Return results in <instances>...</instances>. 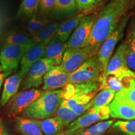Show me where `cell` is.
Wrapping results in <instances>:
<instances>
[{
  "label": "cell",
  "instance_id": "f35d334b",
  "mask_svg": "<svg viewBox=\"0 0 135 135\" xmlns=\"http://www.w3.org/2000/svg\"><path fill=\"white\" fill-rule=\"evenodd\" d=\"M58 135H66V134H65V132H63V133H61V134H58Z\"/></svg>",
  "mask_w": 135,
  "mask_h": 135
},
{
  "label": "cell",
  "instance_id": "cb8c5ba5",
  "mask_svg": "<svg viewBox=\"0 0 135 135\" xmlns=\"http://www.w3.org/2000/svg\"><path fill=\"white\" fill-rule=\"evenodd\" d=\"M116 93L109 89H104L97 95L93 101V108L98 109L103 106H108L113 100Z\"/></svg>",
  "mask_w": 135,
  "mask_h": 135
},
{
  "label": "cell",
  "instance_id": "83f0119b",
  "mask_svg": "<svg viewBox=\"0 0 135 135\" xmlns=\"http://www.w3.org/2000/svg\"><path fill=\"white\" fill-rule=\"evenodd\" d=\"M48 22L49 21L46 18H39L36 14L32 16L31 20L28 22L27 30L31 36L33 37L43 30L48 24Z\"/></svg>",
  "mask_w": 135,
  "mask_h": 135
},
{
  "label": "cell",
  "instance_id": "ffe728a7",
  "mask_svg": "<svg viewBox=\"0 0 135 135\" xmlns=\"http://www.w3.org/2000/svg\"><path fill=\"white\" fill-rule=\"evenodd\" d=\"M83 18V16L80 15L71 19L68 20L63 23L60 24L56 35V38H58L61 41L65 43V41H66L69 37L71 36L72 32L74 31L80 24Z\"/></svg>",
  "mask_w": 135,
  "mask_h": 135
},
{
  "label": "cell",
  "instance_id": "f546056e",
  "mask_svg": "<svg viewBox=\"0 0 135 135\" xmlns=\"http://www.w3.org/2000/svg\"><path fill=\"white\" fill-rule=\"evenodd\" d=\"M125 135H135V119L129 121H118L113 125Z\"/></svg>",
  "mask_w": 135,
  "mask_h": 135
},
{
  "label": "cell",
  "instance_id": "4316f807",
  "mask_svg": "<svg viewBox=\"0 0 135 135\" xmlns=\"http://www.w3.org/2000/svg\"><path fill=\"white\" fill-rule=\"evenodd\" d=\"M55 116L63 122L65 126L70 124L76 119L80 116L74 112L71 109L61 103V105L55 113Z\"/></svg>",
  "mask_w": 135,
  "mask_h": 135
},
{
  "label": "cell",
  "instance_id": "d590c367",
  "mask_svg": "<svg viewBox=\"0 0 135 135\" xmlns=\"http://www.w3.org/2000/svg\"><path fill=\"white\" fill-rule=\"evenodd\" d=\"M0 135H10L7 128L1 119H0Z\"/></svg>",
  "mask_w": 135,
  "mask_h": 135
},
{
  "label": "cell",
  "instance_id": "7402d4cb",
  "mask_svg": "<svg viewBox=\"0 0 135 135\" xmlns=\"http://www.w3.org/2000/svg\"><path fill=\"white\" fill-rule=\"evenodd\" d=\"M114 98L135 107V79L128 81V84L116 93Z\"/></svg>",
  "mask_w": 135,
  "mask_h": 135
},
{
  "label": "cell",
  "instance_id": "5bb4252c",
  "mask_svg": "<svg viewBox=\"0 0 135 135\" xmlns=\"http://www.w3.org/2000/svg\"><path fill=\"white\" fill-rule=\"evenodd\" d=\"M94 94L95 93L76 95L67 100L63 99L61 104L70 108L78 115L80 116L92 107V98L94 97Z\"/></svg>",
  "mask_w": 135,
  "mask_h": 135
},
{
  "label": "cell",
  "instance_id": "d6986e66",
  "mask_svg": "<svg viewBox=\"0 0 135 135\" xmlns=\"http://www.w3.org/2000/svg\"><path fill=\"white\" fill-rule=\"evenodd\" d=\"M60 23L53 22L48 23L43 30L32 37L33 41L38 45L46 46L56 36Z\"/></svg>",
  "mask_w": 135,
  "mask_h": 135
},
{
  "label": "cell",
  "instance_id": "3957f363",
  "mask_svg": "<svg viewBox=\"0 0 135 135\" xmlns=\"http://www.w3.org/2000/svg\"><path fill=\"white\" fill-rule=\"evenodd\" d=\"M128 20V17L124 15L117 28L104 40L98 52L97 56L103 68V74L99 80L101 83L100 89H103L104 87L106 82V72L108 65L111 58V56L113 53L116 45L122 38Z\"/></svg>",
  "mask_w": 135,
  "mask_h": 135
},
{
  "label": "cell",
  "instance_id": "8992f818",
  "mask_svg": "<svg viewBox=\"0 0 135 135\" xmlns=\"http://www.w3.org/2000/svg\"><path fill=\"white\" fill-rule=\"evenodd\" d=\"M35 44L28 45H4L0 53V63L2 71L9 74L16 71L25 53Z\"/></svg>",
  "mask_w": 135,
  "mask_h": 135
},
{
  "label": "cell",
  "instance_id": "9a60e30c",
  "mask_svg": "<svg viewBox=\"0 0 135 135\" xmlns=\"http://www.w3.org/2000/svg\"><path fill=\"white\" fill-rule=\"evenodd\" d=\"M24 78V76L19 72L6 79L0 98V105H6L9 99L18 93Z\"/></svg>",
  "mask_w": 135,
  "mask_h": 135
},
{
  "label": "cell",
  "instance_id": "836d02e7",
  "mask_svg": "<svg viewBox=\"0 0 135 135\" xmlns=\"http://www.w3.org/2000/svg\"><path fill=\"white\" fill-rule=\"evenodd\" d=\"M56 1V0H41L39 8L40 14L42 16H45L53 10Z\"/></svg>",
  "mask_w": 135,
  "mask_h": 135
},
{
  "label": "cell",
  "instance_id": "44dd1931",
  "mask_svg": "<svg viewBox=\"0 0 135 135\" xmlns=\"http://www.w3.org/2000/svg\"><path fill=\"white\" fill-rule=\"evenodd\" d=\"M39 123L44 135L60 134L65 126L63 122L56 116L39 120Z\"/></svg>",
  "mask_w": 135,
  "mask_h": 135
},
{
  "label": "cell",
  "instance_id": "6da1fadb",
  "mask_svg": "<svg viewBox=\"0 0 135 135\" xmlns=\"http://www.w3.org/2000/svg\"><path fill=\"white\" fill-rule=\"evenodd\" d=\"M130 0H111L96 16L88 46H101L117 28Z\"/></svg>",
  "mask_w": 135,
  "mask_h": 135
},
{
  "label": "cell",
  "instance_id": "8fae6325",
  "mask_svg": "<svg viewBox=\"0 0 135 135\" xmlns=\"http://www.w3.org/2000/svg\"><path fill=\"white\" fill-rule=\"evenodd\" d=\"M43 91V90L33 88L18 92L6 104L8 111L12 115L22 113L28 108Z\"/></svg>",
  "mask_w": 135,
  "mask_h": 135
},
{
  "label": "cell",
  "instance_id": "30bf717a",
  "mask_svg": "<svg viewBox=\"0 0 135 135\" xmlns=\"http://www.w3.org/2000/svg\"><path fill=\"white\" fill-rule=\"evenodd\" d=\"M54 66L51 61L42 58L32 66L23 79L21 84L23 91L36 88L43 84V78L51 67Z\"/></svg>",
  "mask_w": 135,
  "mask_h": 135
},
{
  "label": "cell",
  "instance_id": "7a4b0ae2",
  "mask_svg": "<svg viewBox=\"0 0 135 135\" xmlns=\"http://www.w3.org/2000/svg\"><path fill=\"white\" fill-rule=\"evenodd\" d=\"M62 93L63 89L44 91L28 108L21 113L22 116L39 120L51 117L56 113L63 100Z\"/></svg>",
  "mask_w": 135,
  "mask_h": 135
},
{
  "label": "cell",
  "instance_id": "7c38bea8",
  "mask_svg": "<svg viewBox=\"0 0 135 135\" xmlns=\"http://www.w3.org/2000/svg\"><path fill=\"white\" fill-rule=\"evenodd\" d=\"M70 74L65 71L60 66L51 67L43 78V91L56 90L65 88L70 81Z\"/></svg>",
  "mask_w": 135,
  "mask_h": 135
},
{
  "label": "cell",
  "instance_id": "9c48e42d",
  "mask_svg": "<svg viewBox=\"0 0 135 135\" xmlns=\"http://www.w3.org/2000/svg\"><path fill=\"white\" fill-rule=\"evenodd\" d=\"M95 19L94 15L83 17L66 42L67 48H83L88 46Z\"/></svg>",
  "mask_w": 135,
  "mask_h": 135
},
{
  "label": "cell",
  "instance_id": "603a6c76",
  "mask_svg": "<svg viewBox=\"0 0 135 135\" xmlns=\"http://www.w3.org/2000/svg\"><path fill=\"white\" fill-rule=\"evenodd\" d=\"M41 0H22L17 13L18 18L31 17L36 15L40 8Z\"/></svg>",
  "mask_w": 135,
  "mask_h": 135
},
{
  "label": "cell",
  "instance_id": "e575fe53",
  "mask_svg": "<svg viewBox=\"0 0 135 135\" xmlns=\"http://www.w3.org/2000/svg\"><path fill=\"white\" fill-rule=\"evenodd\" d=\"M126 41L131 50L135 52V22L128 30Z\"/></svg>",
  "mask_w": 135,
  "mask_h": 135
},
{
  "label": "cell",
  "instance_id": "8d00e7d4",
  "mask_svg": "<svg viewBox=\"0 0 135 135\" xmlns=\"http://www.w3.org/2000/svg\"><path fill=\"white\" fill-rule=\"evenodd\" d=\"M9 74V73H0V90H1V86H2L3 83V81H4V78L7 76Z\"/></svg>",
  "mask_w": 135,
  "mask_h": 135
},
{
  "label": "cell",
  "instance_id": "ac0fdd59",
  "mask_svg": "<svg viewBox=\"0 0 135 135\" xmlns=\"http://www.w3.org/2000/svg\"><path fill=\"white\" fill-rule=\"evenodd\" d=\"M110 116L112 118L126 120L135 119V107L115 98L109 104Z\"/></svg>",
  "mask_w": 135,
  "mask_h": 135
},
{
  "label": "cell",
  "instance_id": "52a82bcc",
  "mask_svg": "<svg viewBox=\"0 0 135 135\" xmlns=\"http://www.w3.org/2000/svg\"><path fill=\"white\" fill-rule=\"evenodd\" d=\"M109 116L110 109L109 106H103L98 109L90 108L70 124L68 128L65 133L66 135H73L78 131L91 126L97 121L108 119Z\"/></svg>",
  "mask_w": 135,
  "mask_h": 135
},
{
  "label": "cell",
  "instance_id": "d4e9b609",
  "mask_svg": "<svg viewBox=\"0 0 135 135\" xmlns=\"http://www.w3.org/2000/svg\"><path fill=\"white\" fill-rule=\"evenodd\" d=\"M113 120L99 122L86 129L78 131L73 135H101L113 124Z\"/></svg>",
  "mask_w": 135,
  "mask_h": 135
},
{
  "label": "cell",
  "instance_id": "2e32d148",
  "mask_svg": "<svg viewBox=\"0 0 135 135\" xmlns=\"http://www.w3.org/2000/svg\"><path fill=\"white\" fill-rule=\"evenodd\" d=\"M66 49V43L61 41L55 37L45 46L43 58L51 61L54 66H60L63 60L64 53Z\"/></svg>",
  "mask_w": 135,
  "mask_h": 135
},
{
  "label": "cell",
  "instance_id": "ba28073f",
  "mask_svg": "<svg viewBox=\"0 0 135 135\" xmlns=\"http://www.w3.org/2000/svg\"><path fill=\"white\" fill-rule=\"evenodd\" d=\"M126 46L127 43L124 40L111 58L106 70V79L110 75L114 76L122 81L124 80L135 79V72L129 70L125 64L124 55Z\"/></svg>",
  "mask_w": 135,
  "mask_h": 135
},
{
  "label": "cell",
  "instance_id": "1f68e13d",
  "mask_svg": "<svg viewBox=\"0 0 135 135\" xmlns=\"http://www.w3.org/2000/svg\"><path fill=\"white\" fill-rule=\"evenodd\" d=\"M77 8L80 11H86L94 8L102 2L103 0H75Z\"/></svg>",
  "mask_w": 135,
  "mask_h": 135
},
{
  "label": "cell",
  "instance_id": "5b68a950",
  "mask_svg": "<svg viewBox=\"0 0 135 135\" xmlns=\"http://www.w3.org/2000/svg\"><path fill=\"white\" fill-rule=\"evenodd\" d=\"M102 74V66L96 55L84 62L76 70L70 74L69 83L83 84L99 81Z\"/></svg>",
  "mask_w": 135,
  "mask_h": 135
},
{
  "label": "cell",
  "instance_id": "4dcf8cb0",
  "mask_svg": "<svg viewBox=\"0 0 135 135\" xmlns=\"http://www.w3.org/2000/svg\"><path fill=\"white\" fill-rule=\"evenodd\" d=\"M123 85L122 81L114 76H108L106 79L105 84H104V89H109L114 91L115 93H117L123 88Z\"/></svg>",
  "mask_w": 135,
  "mask_h": 135
},
{
  "label": "cell",
  "instance_id": "4fadbf2b",
  "mask_svg": "<svg viewBox=\"0 0 135 135\" xmlns=\"http://www.w3.org/2000/svg\"><path fill=\"white\" fill-rule=\"evenodd\" d=\"M45 46L35 44L26 51L20 62V73L24 76L30 69L39 60L43 58Z\"/></svg>",
  "mask_w": 135,
  "mask_h": 135
},
{
  "label": "cell",
  "instance_id": "484cf974",
  "mask_svg": "<svg viewBox=\"0 0 135 135\" xmlns=\"http://www.w3.org/2000/svg\"><path fill=\"white\" fill-rule=\"evenodd\" d=\"M34 43L32 37L23 33H12L4 40V45H28Z\"/></svg>",
  "mask_w": 135,
  "mask_h": 135
},
{
  "label": "cell",
  "instance_id": "d6a6232c",
  "mask_svg": "<svg viewBox=\"0 0 135 135\" xmlns=\"http://www.w3.org/2000/svg\"><path fill=\"white\" fill-rule=\"evenodd\" d=\"M126 66L129 70L135 72V52L127 45L124 55Z\"/></svg>",
  "mask_w": 135,
  "mask_h": 135
},
{
  "label": "cell",
  "instance_id": "f1b7e54d",
  "mask_svg": "<svg viewBox=\"0 0 135 135\" xmlns=\"http://www.w3.org/2000/svg\"><path fill=\"white\" fill-rule=\"evenodd\" d=\"M77 8L75 0H56L53 11L58 13H71Z\"/></svg>",
  "mask_w": 135,
  "mask_h": 135
},
{
  "label": "cell",
  "instance_id": "74e56055",
  "mask_svg": "<svg viewBox=\"0 0 135 135\" xmlns=\"http://www.w3.org/2000/svg\"><path fill=\"white\" fill-rule=\"evenodd\" d=\"M1 71H2V68H1V63H0V73H1Z\"/></svg>",
  "mask_w": 135,
  "mask_h": 135
},
{
  "label": "cell",
  "instance_id": "277c9868",
  "mask_svg": "<svg viewBox=\"0 0 135 135\" xmlns=\"http://www.w3.org/2000/svg\"><path fill=\"white\" fill-rule=\"evenodd\" d=\"M101 46H88L83 48H67L64 53L60 67L68 73H72L94 56L97 55Z\"/></svg>",
  "mask_w": 135,
  "mask_h": 135
},
{
  "label": "cell",
  "instance_id": "e0dca14e",
  "mask_svg": "<svg viewBox=\"0 0 135 135\" xmlns=\"http://www.w3.org/2000/svg\"><path fill=\"white\" fill-rule=\"evenodd\" d=\"M15 124L17 131L22 135H44L38 119L17 116Z\"/></svg>",
  "mask_w": 135,
  "mask_h": 135
}]
</instances>
